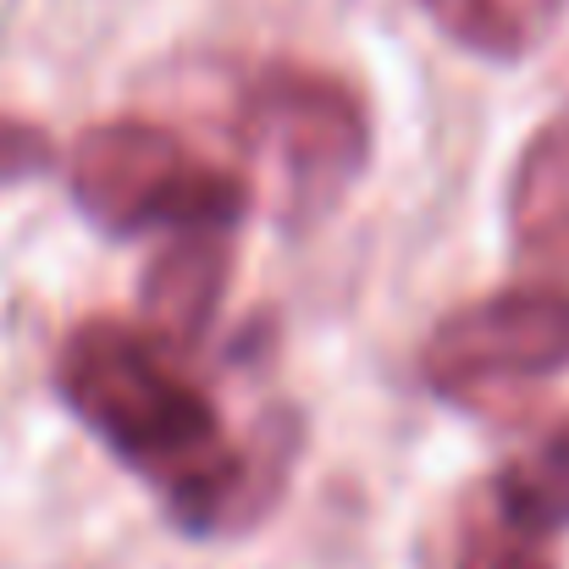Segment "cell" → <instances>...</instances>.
Returning a JSON list of instances; mask_svg holds the SVG:
<instances>
[{"label":"cell","instance_id":"obj_3","mask_svg":"<svg viewBox=\"0 0 569 569\" xmlns=\"http://www.w3.org/2000/svg\"><path fill=\"white\" fill-rule=\"evenodd\" d=\"M243 144L271 172L277 216L310 227L366 178L371 117L343 78L271 61L243 89Z\"/></svg>","mask_w":569,"mask_h":569},{"label":"cell","instance_id":"obj_5","mask_svg":"<svg viewBox=\"0 0 569 569\" xmlns=\"http://www.w3.org/2000/svg\"><path fill=\"white\" fill-rule=\"evenodd\" d=\"M227 282H232L227 232H183L144 266L139 310L167 349H193V343H204V332L227 299Z\"/></svg>","mask_w":569,"mask_h":569},{"label":"cell","instance_id":"obj_8","mask_svg":"<svg viewBox=\"0 0 569 569\" xmlns=\"http://www.w3.org/2000/svg\"><path fill=\"white\" fill-rule=\"evenodd\" d=\"M459 50L487 61L537 56L565 22L569 0H415Z\"/></svg>","mask_w":569,"mask_h":569},{"label":"cell","instance_id":"obj_2","mask_svg":"<svg viewBox=\"0 0 569 569\" xmlns=\"http://www.w3.org/2000/svg\"><path fill=\"white\" fill-rule=\"evenodd\" d=\"M67 189L78 210L111 232L133 238L150 227L232 232L249 216V183L210 167L161 122H94L67 161Z\"/></svg>","mask_w":569,"mask_h":569},{"label":"cell","instance_id":"obj_6","mask_svg":"<svg viewBox=\"0 0 569 569\" xmlns=\"http://www.w3.org/2000/svg\"><path fill=\"white\" fill-rule=\"evenodd\" d=\"M509 238L531 266L569 271V106L520 150L509 178Z\"/></svg>","mask_w":569,"mask_h":569},{"label":"cell","instance_id":"obj_4","mask_svg":"<svg viewBox=\"0 0 569 569\" xmlns=\"http://www.w3.org/2000/svg\"><path fill=\"white\" fill-rule=\"evenodd\" d=\"M559 371H569V288L559 282H526L459 305L420 349L426 387L476 409L531 392Z\"/></svg>","mask_w":569,"mask_h":569},{"label":"cell","instance_id":"obj_9","mask_svg":"<svg viewBox=\"0 0 569 569\" xmlns=\"http://www.w3.org/2000/svg\"><path fill=\"white\" fill-rule=\"evenodd\" d=\"M453 569H553V559L542 553L537 537H520L503 520H481V526L465 531V548H459Z\"/></svg>","mask_w":569,"mask_h":569},{"label":"cell","instance_id":"obj_1","mask_svg":"<svg viewBox=\"0 0 569 569\" xmlns=\"http://www.w3.org/2000/svg\"><path fill=\"white\" fill-rule=\"evenodd\" d=\"M56 392L144 487H156L172 526L189 537L260 526L299 453V420L288 409H271L238 448L216 398L172 366L167 343L111 316H89L61 338Z\"/></svg>","mask_w":569,"mask_h":569},{"label":"cell","instance_id":"obj_10","mask_svg":"<svg viewBox=\"0 0 569 569\" xmlns=\"http://www.w3.org/2000/svg\"><path fill=\"white\" fill-rule=\"evenodd\" d=\"M50 167H56V139L39 122H22V117L0 111V189L44 178Z\"/></svg>","mask_w":569,"mask_h":569},{"label":"cell","instance_id":"obj_7","mask_svg":"<svg viewBox=\"0 0 569 569\" xmlns=\"http://www.w3.org/2000/svg\"><path fill=\"white\" fill-rule=\"evenodd\" d=\"M492 520L537 542L569 531V420L542 431L492 476Z\"/></svg>","mask_w":569,"mask_h":569}]
</instances>
